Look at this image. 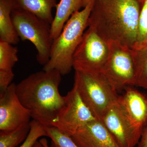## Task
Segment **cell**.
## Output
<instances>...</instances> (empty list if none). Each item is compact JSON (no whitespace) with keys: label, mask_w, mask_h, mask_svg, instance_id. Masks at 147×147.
Wrapping results in <instances>:
<instances>
[{"label":"cell","mask_w":147,"mask_h":147,"mask_svg":"<svg viewBox=\"0 0 147 147\" xmlns=\"http://www.w3.org/2000/svg\"><path fill=\"white\" fill-rule=\"evenodd\" d=\"M140 10L138 0H94L88 27L106 42L132 49L137 41Z\"/></svg>","instance_id":"cell-1"},{"label":"cell","mask_w":147,"mask_h":147,"mask_svg":"<svg viewBox=\"0 0 147 147\" xmlns=\"http://www.w3.org/2000/svg\"><path fill=\"white\" fill-rule=\"evenodd\" d=\"M62 75L57 70L37 71L16 85V92L32 119L52 126L65 103L59 86Z\"/></svg>","instance_id":"cell-2"},{"label":"cell","mask_w":147,"mask_h":147,"mask_svg":"<svg viewBox=\"0 0 147 147\" xmlns=\"http://www.w3.org/2000/svg\"><path fill=\"white\" fill-rule=\"evenodd\" d=\"M93 4L92 0L84 9L71 15L60 34L53 40L50 59L42 70H57L62 76L71 71L73 68V55L88 26Z\"/></svg>","instance_id":"cell-3"},{"label":"cell","mask_w":147,"mask_h":147,"mask_svg":"<svg viewBox=\"0 0 147 147\" xmlns=\"http://www.w3.org/2000/svg\"><path fill=\"white\" fill-rule=\"evenodd\" d=\"M74 86L96 119L118 102V92L101 72L75 71Z\"/></svg>","instance_id":"cell-4"},{"label":"cell","mask_w":147,"mask_h":147,"mask_svg":"<svg viewBox=\"0 0 147 147\" xmlns=\"http://www.w3.org/2000/svg\"><path fill=\"white\" fill-rule=\"evenodd\" d=\"M11 19L20 39L29 40L34 45L37 53L38 62L45 65L50 59L53 42L51 24L21 9H13Z\"/></svg>","instance_id":"cell-5"},{"label":"cell","mask_w":147,"mask_h":147,"mask_svg":"<svg viewBox=\"0 0 147 147\" xmlns=\"http://www.w3.org/2000/svg\"><path fill=\"white\" fill-rule=\"evenodd\" d=\"M109 54L108 42L88 28L73 55V68L75 71L102 72Z\"/></svg>","instance_id":"cell-6"},{"label":"cell","mask_w":147,"mask_h":147,"mask_svg":"<svg viewBox=\"0 0 147 147\" xmlns=\"http://www.w3.org/2000/svg\"><path fill=\"white\" fill-rule=\"evenodd\" d=\"M108 42L109 56L102 73L117 92L134 86L132 48L114 41Z\"/></svg>","instance_id":"cell-7"},{"label":"cell","mask_w":147,"mask_h":147,"mask_svg":"<svg viewBox=\"0 0 147 147\" xmlns=\"http://www.w3.org/2000/svg\"><path fill=\"white\" fill-rule=\"evenodd\" d=\"M65 103L52 126L69 136L92 121L96 120L83 101L76 88L65 96Z\"/></svg>","instance_id":"cell-8"},{"label":"cell","mask_w":147,"mask_h":147,"mask_svg":"<svg viewBox=\"0 0 147 147\" xmlns=\"http://www.w3.org/2000/svg\"><path fill=\"white\" fill-rule=\"evenodd\" d=\"M16 85L11 83L0 94V133L13 131L30 122V114L19 100Z\"/></svg>","instance_id":"cell-9"},{"label":"cell","mask_w":147,"mask_h":147,"mask_svg":"<svg viewBox=\"0 0 147 147\" xmlns=\"http://www.w3.org/2000/svg\"><path fill=\"white\" fill-rule=\"evenodd\" d=\"M132 86L126 87L118 102L139 139L147 128V96Z\"/></svg>","instance_id":"cell-10"},{"label":"cell","mask_w":147,"mask_h":147,"mask_svg":"<svg viewBox=\"0 0 147 147\" xmlns=\"http://www.w3.org/2000/svg\"><path fill=\"white\" fill-rule=\"evenodd\" d=\"M121 147H135L140 141L117 102L100 121Z\"/></svg>","instance_id":"cell-11"},{"label":"cell","mask_w":147,"mask_h":147,"mask_svg":"<svg viewBox=\"0 0 147 147\" xmlns=\"http://www.w3.org/2000/svg\"><path fill=\"white\" fill-rule=\"evenodd\" d=\"M79 147H121L100 121L95 120L71 136Z\"/></svg>","instance_id":"cell-12"},{"label":"cell","mask_w":147,"mask_h":147,"mask_svg":"<svg viewBox=\"0 0 147 147\" xmlns=\"http://www.w3.org/2000/svg\"><path fill=\"white\" fill-rule=\"evenodd\" d=\"M84 0H61L51 25V37L54 40L61 33L71 15L83 7Z\"/></svg>","instance_id":"cell-13"},{"label":"cell","mask_w":147,"mask_h":147,"mask_svg":"<svg viewBox=\"0 0 147 147\" xmlns=\"http://www.w3.org/2000/svg\"><path fill=\"white\" fill-rule=\"evenodd\" d=\"M14 8V0H0V40L13 45L18 44L20 40L11 19Z\"/></svg>","instance_id":"cell-14"},{"label":"cell","mask_w":147,"mask_h":147,"mask_svg":"<svg viewBox=\"0 0 147 147\" xmlns=\"http://www.w3.org/2000/svg\"><path fill=\"white\" fill-rule=\"evenodd\" d=\"M15 8L32 13L50 24L54 17L53 9L57 7V0H14Z\"/></svg>","instance_id":"cell-15"},{"label":"cell","mask_w":147,"mask_h":147,"mask_svg":"<svg viewBox=\"0 0 147 147\" xmlns=\"http://www.w3.org/2000/svg\"><path fill=\"white\" fill-rule=\"evenodd\" d=\"M135 86L147 90V44L132 49Z\"/></svg>","instance_id":"cell-16"},{"label":"cell","mask_w":147,"mask_h":147,"mask_svg":"<svg viewBox=\"0 0 147 147\" xmlns=\"http://www.w3.org/2000/svg\"><path fill=\"white\" fill-rule=\"evenodd\" d=\"M18 50L13 45L0 40V71L11 72L18 62Z\"/></svg>","instance_id":"cell-17"},{"label":"cell","mask_w":147,"mask_h":147,"mask_svg":"<svg viewBox=\"0 0 147 147\" xmlns=\"http://www.w3.org/2000/svg\"><path fill=\"white\" fill-rule=\"evenodd\" d=\"M30 129V123L13 131L0 133V147H16L24 142Z\"/></svg>","instance_id":"cell-18"},{"label":"cell","mask_w":147,"mask_h":147,"mask_svg":"<svg viewBox=\"0 0 147 147\" xmlns=\"http://www.w3.org/2000/svg\"><path fill=\"white\" fill-rule=\"evenodd\" d=\"M48 137L51 140V147H79L71 136L54 126L45 127Z\"/></svg>","instance_id":"cell-19"},{"label":"cell","mask_w":147,"mask_h":147,"mask_svg":"<svg viewBox=\"0 0 147 147\" xmlns=\"http://www.w3.org/2000/svg\"><path fill=\"white\" fill-rule=\"evenodd\" d=\"M141 4L137 41L134 48L147 44V0H143Z\"/></svg>","instance_id":"cell-20"},{"label":"cell","mask_w":147,"mask_h":147,"mask_svg":"<svg viewBox=\"0 0 147 147\" xmlns=\"http://www.w3.org/2000/svg\"><path fill=\"white\" fill-rule=\"evenodd\" d=\"M30 125L28 135L20 147H32L40 137H48L45 126L39 122L32 119L30 122Z\"/></svg>","instance_id":"cell-21"},{"label":"cell","mask_w":147,"mask_h":147,"mask_svg":"<svg viewBox=\"0 0 147 147\" xmlns=\"http://www.w3.org/2000/svg\"><path fill=\"white\" fill-rule=\"evenodd\" d=\"M14 76L13 71H0V94L3 93L7 90L11 84Z\"/></svg>","instance_id":"cell-22"},{"label":"cell","mask_w":147,"mask_h":147,"mask_svg":"<svg viewBox=\"0 0 147 147\" xmlns=\"http://www.w3.org/2000/svg\"><path fill=\"white\" fill-rule=\"evenodd\" d=\"M137 147H147V128L143 131Z\"/></svg>","instance_id":"cell-23"},{"label":"cell","mask_w":147,"mask_h":147,"mask_svg":"<svg viewBox=\"0 0 147 147\" xmlns=\"http://www.w3.org/2000/svg\"><path fill=\"white\" fill-rule=\"evenodd\" d=\"M39 142H40L43 147H49L48 145V142L47 140L45 139H42L40 140Z\"/></svg>","instance_id":"cell-24"},{"label":"cell","mask_w":147,"mask_h":147,"mask_svg":"<svg viewBox=\"0 0 147 147\" xmlns=\"http://www.w3.org/2000/svg\"><path fill=\"white\" fill-rule=\"evenodd\" d=\"M32 147H43L40 142L37 141Z\"/></svg>","instance_id":"cell-25"},{"label":"cell","mask_w":147,"mask_h":147,"mask_svg":"<svg viewBox=\"0 0 147 147\" xmlns=\"http://www.w3.org/2000/svg\"><path fill=\"white\" fill-rule=\"evenodd\" d=\"M92 0H84L83 1V7H85Z\"/></svg>","instance_id":"cell-26"},{"label":"cell","mask_w":147,"mask_h":147,"mask_svg":"<svg viewBox=\"0 0 147 147\" xmlns=\"http://www.w3.org/2000/svg\"><path fill=\"white\" fill-rule=\"evenodd\" d=\"M138 1H139V3H141V2H142V1H143V0H138Z\"/></svg>","instance_id":"cell-27"}]
</instances>
